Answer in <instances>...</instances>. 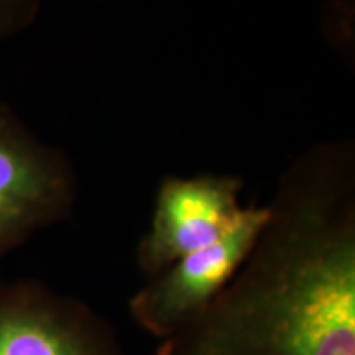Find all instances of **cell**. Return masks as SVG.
Returning <instances> with one entry per match:
<instances>
[{"mask_svg":"<svg viewBox=\"0 0 355 355\" xmlns=\"http://www.w3.org/2000/svg\"><path fill=\"white\" fill-rule=\"evenodd\" d=\"M0 355H125L117 332L84 301L35 279L0 283Z\"/></svg>","mask_w":355,"mask_h":355,"instance_id":"cell-5","label":"cell"},{"mask_svg":"<svg viewBox=\"0 0 355 355\" xmlns=\"http://www.w3.org/2000/svg\"><path fill=\"white\" fill-rule=\"evenodd\" d=\"M266 219V206L243 207L232 229L216 243L148 278L128 301L133 321L162 340L196 321L232 279Z\"/></svg>","mask_w":355,"mask_h":355,"instance_id":"cell-3","label":"cell"},{"mask_svg":"<svg viewBox=\"0 0 355 355\" xmlns=\"http://www.w3.org/2000/svg\"><path fill=\"white\" fill-rule=\"evenodd\" d=\"M76 201L78 178L68 157L0 99V259L71 217Z\"/></svg>","mask_w":355,"mask_h":355,"instance_id":"cell-2","label":"cell"},{"mask_svg":"<svg viewBox=\"0 0 355 355\" xmlns=\"http://www.w3.org/2000/svg\"><path fill=\"white\" fill-rule=\"evenodd\" d=\"M332 15H326L327 20L334 21V38H336V46L337 53L347 58L349 55V33H352V30L349 28V24H354L352 15H349V6L340 7L339 3H336V7H331ZM352 46V43H350Z\"/></svg>","mask_w":355,"mask_h":355,"instance_id":"cell-7","label":"cell"},{"mask_svg":"<svg viewBox=\"0 0 355 355\" xmlns=\"http://www.w3.org/2000/svg\"><path fill=\"white\" fill-rule=\"evenodd\" d=\"M42 6L37 0H0V43L30 28Z\"/></svg>","mask_w":355,"mask_h":355,"instance_id":"cell-6","label":"cell"},{"mask_svg":"<svg viewBox=\"0 0 355 355\" xmlns=\"http://www.w3.org/2000/svg\"><path fill=\"white\" fill-rule=\"evenodd\" d=\"M227 286L157 355H355V141L290 159Z\"/></svg>","mask_w":355,"mask_h":355,"instance_id":"cell-1","label":"cell"},{"mask_svg":"<svg viewBox=\"0 0 355 355\" xmlns=\"http://www.w3.org/2000/svg\"><path fill=\"white\" fill-rule=\"evenodd\" d=\"M242 189L243 180L234 175L163 178L150 227L137 243L140 272L152 278L224 237L243 209Z\"/></svg>","mask_w":355,"mask_h":355,"instance_id":"cell-4","label":"cell"}]
</instances>
